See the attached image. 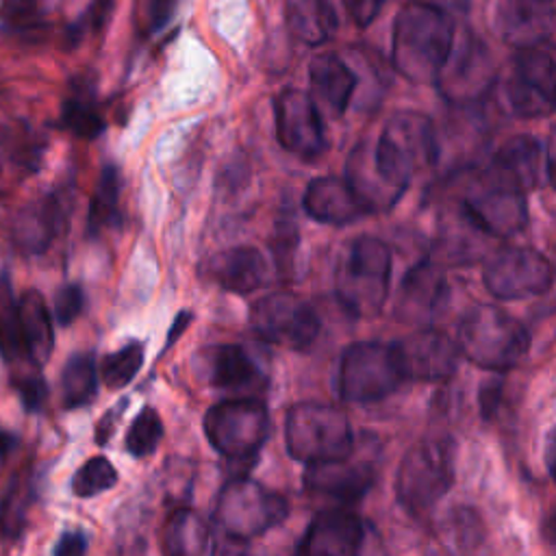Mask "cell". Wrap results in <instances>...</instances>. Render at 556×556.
Segmentation results:
<instances>
[{"mask_svg": "<svg viewBox=\"0 0 556 556\" xmlns=\"http://www.w3.org/2000/svg\"><path fill=\"white\" fill-rule=\"evenodd\" d=\"M454 48V26L445 11L408 2L393 26V65L410 83H437Z\"/></svg>", "mask_w": 556, "mask_h": 556, "instance_id": "obj_1", "label": "cell"}, {"mask_svg": "<svg viewBox=\"0 0 556 556\" xmlns=\"http://www.w3.org/2000/svg\"><path fill=\"white\" fill-rule=\"evenodd\" d=\"M371 159L380 178L395 191H404L410 178L434 165L437 137L432 122L413 111L395 113L382 128Z\"/></svg>", "mask_w": 556, "mask_h": 556, "instance_id": "obj_2", "label": "cell"}, {"mask_svg": "<svg viewBox=\"0 0 556 556\" xmlns=\"http://www.w3.org/2000/svg\"><path fill=\"white\" fill-rule=\"evenodd\" d=\"M285 445L291 458L306 467L354 454V437L345 413L321 402H298L287 410Z\"/></svg>", "mask_w": 556, "mask_h": 556, "instance_id": "obj_3", "label": "cell"}, {"mask_svg": "<svg viewBox=\"0 0 556 556\" xmlns=\"http://www.w3.org/2000/svg\"><path fill=\"white\" fill-rule=\"evenodd\" d=\"M456 345L473 365L506 371L528 354L530 332L506 311L478 304L463 317Z\"/></svg>", "mask_w": 556, "mask_h": 556, "instance_id": "obj_4", "label": "cell"}, {"mask_svg": "<svg viewBox=\"0 0 556 556\" xmlns=\"http://www.w3.org/2000/svg\"><path fill=\"white\" fill-rule=\"evenodd\" d=\"M454 482V443L447 437H428L413 445L395 478V495L410 515H426Z\"/></svg>", "mask_w": 556, "mask_h": 556, "instance_id": "obj_5", "label": "cell"}, {"mask_svg": "<svg viewBox=\"0 0 556 556\" xmlns=\"http://www.w3.org/2000/svg\"><path fill=\"white\" fill-rule=\"evenodd\" d=\"M391 252L376 237H358L350 243L337 269V298L354 317L378 315L389 289Z\"/></svg>", "mask_w": 556, "mask_h": 556, "instance_id": "obj_6", "label": "cell"}, {"mask_svg": "<svg viewBox=\"0 0 556 556\" xmlns=\"http://www.w3.org/2000/svg\"><path fill=\"white\" fill-rule=\"evenodd\" d=\"M287 513L289 502L280 493L267 491L250 478H235L217 495L215 523L226 536L250 541L278 526Z\"/></svg>", "mask_w": 556, "mask_h": 556, "instance_id": "obj_7", "label": "cell"}, {"mask_svg": "<svg viewBox=\"0 0 556 556\" xmlns=\"http://www.w3.org/2000/svg\"><path fill=\"white\" fill-rule=\"evenodd\" d=\"M204 434L219 454L252 458L269 437V410L258 397L217 402L204 415Z\"/></svg>", "mask_w": 556, "mask_h": 556, "instance_id": "obj_8", "label": "cell"}, {"mask_svg": "<svg viewBox=\"0 0 556 556\" xmlns=\"http://www.w3.org/2000/svg\"><path fill=\"white\" fill-rule=\"evenodd\" d=\"M402 380L393 343L358 341L341 356L337 389L343 400L367 404L393 393Z\"/></svg>", "mask_w": 556, "mask_h": 556, "instance_id": "obj_9", "label": "cell"}, {"mask_svg": "<svg viewBox=\"0 0 556 556\" xmlns=\"http://www.w3.org/2000/svg\"><path fill=\"white\" fill-rule=\"evenodd\" d=\"M469 222L493 237H510L528 222V206L523 189L493 167L463 200Z\"/></svg>", "mask_w": 556, "mask_h": 556, "instance_id": "obj_10", "label": "cell"}, {"mask_svg": "<svg viewBox=\"0 0 556 556\" xmlns=\"http://www.w3.org/2000/svg\"><path fill=\"white\" fill-rule=\"evenodd\" d=\"M556 278L554 265L532 248H502L482 269L489 293L497 300H521L545 293Z\"/></svg>", "mask_w": 556, "mask_h": 556, "instance_id": "obj_11", "label": "cell"}, {"mask_svg": "<svg viewBox=\"0 0 556 556\" xmlns=\"http://www.w3.org/2000/svg\"><path fill=\"white\" fill-rule=\"evenodd\" d=\"M506 102L519 117H543L556 109V56L541 48L521 50L510 65Z\"/></svg>", "mask_w": 556, "mask_h": 556, "instance_id": "obj_12", "label": "cell"}, {"mask_svg": "<svg viewBox=\"0 0 556 556\" xmlns=\"http://www.w3.org/2000/svg\"><path fill=\"white\" fill-rule=\"evenodd\" d=\"M250 326L267 343L304 350L319 332V317L313 306L291 293H269L254 302Z\"/></svg>", "mask_w": 556, "mask_h": 556, "instance_id": "obj_13", "label": "cell"}, {"mask_svg": "<svg viewBox=\"0 0 556 556\" xmlns=\"http://www.w3.org/2000/svg\"><path fill=\"white\" fill-rule=\"evenodd\" d=\"M276 135L285 150L315 159L326 148L324 124L315 100L300 89H285L274 100Z\"/></svg>", "mask_w": 556, "mask_h": 556, "instance_id": "obj_14", "label": "cell"}, {"mask_svg": "<svg viewBox=\"0 0 556 556\" xmlns=\"http://www.w3.org/2000/svg\"><path fill=\"white\" fill-rule=\"evenodd\" d=\"M495 78L491 52L482 41L465 37L458 50L452 54L437 78L439 91L454 104H471L482 98Z\"/></svg>", "mask_w": 556, "mask_h": 556, "instance_id": "obj_15", "label": "cell"}, {"mask_svg": "<svg viewBox=\"0 0 556 556\" xmlns=\"http://www.w3.org/2000/svg\"><path fill=\"white\" fill-rule=\"evenodd\" d=\"M367 526L345 508H328L313 517L295 556H365Z\"/></svg>", "mask_w": 556, "mask_h": 556, "instance_id": "obj_16", "label": "cell"}, {"mask_svg": "<svg viewBox=\"0 0 556 556\" xmlns=\"http://www.w3.org/2000/svg\"><path fill=\"white\" fill-rule=\"evenodd\" d=\"M404 380L437 382L454 374L458 345L443 332L426 328L393 343Z\"/></svg>", "mask_w": 556, "mask_h": 556, "instance_id": "obj_17", "label": "cell"}, {"mask_svg": "<svg viewBox=\"0 0 556 556\" xmlns=\"http://www.w3.org/2000/svg\"><path fill=\"white\" fill-rule=\"evenodd\" d=\"M495 26L506 43L539 48L556 33V7L552 0H500Z\"/></svg>", "mask_w": 556, "mask_h": 556, "instance_id": "obj_18", "label": "cell"}, {"mask_svg": "<svg viewBox=\"0 0 556 556\" xmlns=\"http://www.w3.org/2000/svg\"><path fill=\"white\" fill-rule=\"evenodd\" d=\"M302 480L304 486L313 493L326 495L341 504H352L371 489L376 469L367 460H354L348 456L343 460L308 465Z\"/></svg>", "mask_w": 556, "mask_h": 556, "instance_id": "obj_19", "label": "cell"}, {"mask_svg": "<svg viewBox=\"0 0 556 556\" xmlns=\"http://www.w3.org/2000/svg\"><path fill=\"white\" fill-rule=\"evenodd\" d=\"M304 208L313 219L337 226L350 224L369 213L367 204L358 198L352 185L337 176L311 180L304 191Z\"/></svg>", "mask_w": 556, "mask_h": 556, "instance_id": "obj_20", "label": "cell"}, {"mask_svg": "<svg viewBox=\"0 0 556 556\" xmlns=\"http://www.w3.org/2000/svg\"><path fill=\"white\" fill-rule=\"evenodd\" d=\"M445 293H447V287H445L443 271L432 263H419L406 274L402 282V293L397 300V317H402L408 324L428 321L441 308Z\"/></svg>", "mask_w": 556, "mask_h": 556, "instance_id": "obj_21", "label": "cell"}, {"mask_svg": "<svg viewBox=\"0 0 556 556\" xmlns=\"http://www.w3.org/2000/svg\"><path fill=\"white\" fill-rule=\"evenodd\" d=\"M311 89L317 109H326L330 115H341L356 87L354 72L337 54H319L311 61Z\"/></svg>", "mask_w": 556, "mask_h": 556, "instance_id": "obj_22", "label": "cell"}, {"mask_svg": "<svg viewBox=\"0 0 556 556\" xmlns=\"http://www.w3.org/2000/svg\"><path fill=\"white\" fill-rule=\"evenodd\" d=\"M219 287L232 293H250L265 282L267 263L256 248L237 245L217 254L208 267Z\"/></svg>", "mask_w": 556, "mask_h": 556, "instance_id": "obj_23", "label": "cell"}, {"mask_svg": "<svg viewBox=\"0 0 556 556\" xmlns=\"http://www.w3.org/2000/svg\"><path fill=\"white\" fill-rule=\"evenodd\" d=\"M63 217V204L56 195L39 198L28 204L13 224V241L28 254L43 252L56 237Z\"/></svg>", "mask_w": 556, "mask_h": 556, "instance_id": "obj_24", "label": "cell"}, {"mask_svg": "<svg viewBox=\"0 0 556 556\" xmlns=\"http://www.w3.org/2000/svg\"><path fill=\"white\" fill-rule=\"evenodd\" d=\"M20 317H22V339L26 361L35 367L48 363L54 348V332L48 306L39 291L28 289L20 298Z\"/></svg>", "mask_w": 556, "mask_h": 556, "instance_id": "obj_25", "label": "cell"}, {"mask_svg": "<svg viewBox=\"0 0 556 556\" xmlns=\"http://www.w3.org/2000/svg\"><path fill=\"white\" fill-rule=\"evenodd\" d=\"M211 532L206 521L187 506L172 510L163 526V556H206Z\"/></svg>", "mask_w": 556, "mask_h": 556, "instance_id": "obj_26", "label": "cell"}, {"mask_svg": "<svg viewBox=\"0 0 556 556\" xmlns=\"http://www.w3.org/2000/svg\"><path fill=\"white\" fill-rule=\"evenodd\" d=\"M285 17L291 35L308 46L328 41L337 28V15L330 0H287Z\"/></svg>", "mask_w": 556, "mask_h": 556, "instance_id": "obj_27", "label": "cell"}, {"mask_svg": "<svg viewBox=\"0 0 556 556\" xmlns=\"http://www.w3.org/2000/svg\"><path fill=\"white\" fill-rule=\"evenodd\" d=\"M497 174L519 185L523 191L534 187L541 174V148L528 135L510 137L495 154L493 165Z\"/></svg>", "mask_w": 556, "mask_h": 556, "instance_id": "obj_28", "label": "cell"}, {"mask_svg": "<svg viewBox=\"0 0 556 556\" xmlns=\"http://www.w3.org/2000/svg\"><path fill=\"white\" fill-rule=\"evenodd\" d=\"M208 374L219 389H248L258 380V369L241 345H217L211 352Z\"/></svg>", "mask_w": 556, "mask_h": 556, "instance_id": "obj_29", "label": "cell"}, {"mask_svg": "<svg viewBox=\"0 0 556 556\" xmlns=\"http://www.w3.org/2000/svg\"><path fill=\"white\" fill-rule=\"evenodd\" d=\"M98 393V369L89 352L72 354L61 371V395L65 408L87 406Z\"/></svg>", "mask_w": 556, "mask_h": 556, "instance_id": "obj_30", "label": "cell"}, {"mask_svg": "<svg viewBox=\"0 0 556 556\" xmlns=\"http://www.w3.org/2000/svg\"><path fill=\"white\" fill-rule=\"evenodd\" d=\"M0 354L9 363H15L22 356L26 358L24 339H22L20 302L13 295L11 278L7 271L0 274Z\"/></svg>", "mask_w": 556, "mask_h": 556, "instance_id": "obj_31", "label": "cell"}, {"mask_svg": "<svg viewBox=\"0 0 556 556\" xmlns=\"http://www.w3.org/2000/svg\"><path fill=\"white\" fill-rule=\"evenodd\" d=\"M61 126L78 139H96L102 135L104 119L98 113L93 98L83 87H76V91L63 100Z\"/></svg>", "mask_w": 556, "mask_h": 556, "instance_id": "obj_32", "label": "cell"}, {"mask_svg": "<svg viewBox=\"0 0 556 556\" xmlns=\"http://www.w3.org/2000/svg\"><path fill=\"white\" fill-rule=\"evenodd\" d=\"M119 174L115 165H106L96 182V191L89 206V228L100 232L111 228L119 219Z\"/></svg>", "mask_w": 556, "mask_h": 556, "instance_id": "obj_33", "label": "cell"}, {"mask_svg": "<svg viewBox=\"0 0 556 556\" xmlns=\"http://www.w3.org/2000/svg\"><path fill=\"white\" fill-rule=\"evenodd\" d=\"M141 365H143V343L130 341L122 350L109 354L102 361L100 376L106 387L122 389L139 374Z\"/></svg>", "mask_w": 556, "mask_h": 556, "instance_id": "obj_34", "label": "cell"}, {"mask_svg": "<svg viewBox=\"0 0 556 556\" xmlns=\"http://www.w3.org/2000/svg\"><path fill=\"white\" fill-rule=\"evenodd\" d=\"M163 439V421L154 408H143L128 428L126 434V452L135 458H143L152 454Z\"/></svg>", "mask_w": 556, "mask_h": 556, "instance_id": "obj_35", "label": "cell"}, {"mask_svg": "<svg viewBox=\"0 0 556 556\" xmlns=\"http://www.w3.org/2000/svg\"><path fill=\"white\" fill-rule=\"evenodd\" d=\"M117 482V471L104 456L89 458L72 478V493L78 497H93L113 489Z\"/></svg>", "mask_w": 556, "mask_h": 556, "instance_id": "obj_36", "label": "cell"}, {"mask_svg": "<svg viewBox=\"0 0 556 556\" xmlns=\"http://www.w3.org/2000/svg\"><path fill=\"white\" fill-rule=\"evenodd\" d=\"M30 484L26 478H15L0 502V541L15 539L24 528V513L28 506Z\"/></svg>", "mask_w": 556, "mask_h": 556, "instance_id": "obj_37", "label": "cell"}, {"mask_svg": "<svg viewBox=\"0 0 556 556\" xmlns=\"http://www.w3.org/2000/svg\"><path fill=\"white\" fill-rule=\"evenodd\" d=\"M4 26L24 37L39 33L46 24L43 0H2Z\"/></svg>", "mask_w": 556, "mask_h": 556, "instance_id": "obj_38", "label": "cell"}, {"mask_svg": "<svg viewBox=\"0 0 556 556\" xmlns=\"http://www.w3.org/2000/svg\"><path fill=\"white\" fill-rule=\"evenodd\" d=\"M11 382H13V387H15V391H17V395H20V400H22L26 410L35 413V410H39L43 406L46 395H48V387H46V380L41 378L37 367H33L28 371L15 374L11 378Z\"/></svg>", "mask_w": 556, "mask_h": 556, "instance_id": "obj_39", "label": "cell"}, {"mask_svg": "<svg viewBox=\"0 0 556 556\" xmlns=\"http://www.w3.org/2000/svg\"><path fill=\"white\" fill-rule=\"evenodd\" d=\"M111 11H113V0H91V4L85 9V13L70 26V30H67L70 43H78L85 35L100 30L106 24Z\"/></svg>", "mask_w": 556, "mask_h": 556, "instance_id": "obj_40", "label": "cell"}, {"mask_svg": "<svg viewBox=\"0 0 556 556\" xmlns=\"http://www.w3.org/2000/svg\"><path fill=\"white\" fill-rule=\"evenodd\" d=\"M85 306V293L80 285H63L54 295V317L61 326H70Z\"/></svg>", "mask_w": 556, "mask_h": 556, "instance_id": "obj_41", "label": "cell"}, {"mask_svg": "<svg viewBox=\"0 0 556 556\" xmlns=\"http://www.w3.org/2000/svg\"><path fill=\"white\" fill-rule=\"evenodd\" d=\"M454 528H456V541L465 549H471L476 543H480L482 526H480V519L473 515V510L458 508L454 513Z\"/></svg>", "mask_w": 556, "mask_h": 556, "instance_id": "obj_42", "label": "cell"}, {"mask_svg": "<svg viewBox=\"0 0 556 556\" xmlns=\"http://www.w3.org/2000/svg\"><path fill=\"white\" fill-rule=\"evenodd\" d=\"M85 554H87V536L80 530L63 532L54 545V556H85Z\"/></svg>", "mask_w": 556, "mask_h": 556, "instance_id": "obj_43", "label": "cell"}, {"mask_svg": "<svg viewBox=\"0 0 556 556\" xmlns=\"http://www.w3.org/2000/svg\"><path fill=\"white\" fill-rule=\"evenodd\" d=\"M352 20L358 24V26H367L380 11L382 2L384 0H343Z\"/></svg>", "mask_w": 556, "mask_h": 556, "instance_id": "obj_44", "label": "cell"}, {"mask_svg": "<svg viewBox=\"0 0 556 556\" xmlns=\"http://www.w3.org/2000/svg\"><path fill=\"white\" fill-rule=\"evenodd\" d=\"M502 397V382L500 380H491L486 384H482L480 389V410L484 417H491L500 404Z\"/></svg>", "mask_w": 556, "mask_h": 556, "instance_id": "obj_45", "label": "cell"}, {"mask_svg": "<svg viewBox=\"0 0 556 556\" xmlns=\"http://www.w3.org/2000/svg\"><path fill=\"white\" fill-rule=\"evenodd\" d=\"M124 406H126V400H122L117 408L106 410V413H104V417L100 419V424L96 426V441H98L100 445H104V443H106V439H109V434H113L115 424H117V415L124 410Z\"/></svg>", "mask_w": 556, "mask_h": 556, "instance_id": "obj_46", "label": "cell"}, {"mask_svg": "<svg viewBox=\"0 0 556 556\" xmlns=\"http://www.w3.org/2000/svg\"><path fill=\"white\" fill-rule=\"evenodd\" d=\"M547 163H545V169H547V178L552 182V187L556 189V126L552 128L549 132V139H547Z\"/></svg>", "mask_w": 556, "mask_h": 556, "instance_id": "obj_47", "label": "cell"}, {"mask_svg": "<svg viewBox=\"0 0 556 556\" xmlns=\"http://www.w3.org/2000/svg\"><path fill=\"white\" fill-rule=\"evenodd\" d=\"M248 541H239V539H230L226 536V541L219 547V556H252V552L245 545Z\"/></svg>", "mask_w": 556, "mask_h": 556, "instance_id": "obj_48", "label": "cell"}, {"mask_svg": "<svg viewBox=\"0 0 556 556\" xmlns=\"http://www.w3.org/2000/svg\"><path fill=\"white\" fill-rule=\"evenodd\" d=\"M189 321H191V313H187V311H182V313H178L176 315V319H174V324H172V328H169V332H167V348L180 337V332H185L187 330V326H189Z\"/></svg>", "mask_w": 556, "mask_h": 556, "instance_id": "obj_49", "label": "cell"}, {"mask_svg": "<svg viewBox=\"0 0 556 556\" xmlns=\"http://www.w3.org/2000/svg\"><path fill=\"white\" fill-rule=\"evenodd\" d=\"M13 445H15L13 434H9V432H0V473H2V469H4V463H7L9 452L13 450Z\"/></svg>", "mask_w": 556, "mask_h": 556, "instance_id": "obj_50", "label": "cell"}, {"mask_svg": "<svg viewBox=\"0 0 556 556\" xmlns=\"http://www.w3.org/2000/svg\"><path fill=\"white\" fill-rule=\"evenodd\" d=\"M543 534H545V539H547V541L556 543V513H552V515L545 519Z\"/></svg>", "mask_w": 556, "mask_h": 556, "instance_id": "obj_51", "label": "cell"}]
</instances>
